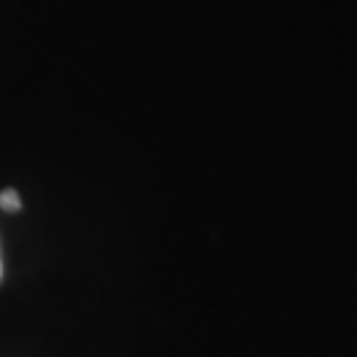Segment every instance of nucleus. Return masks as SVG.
Segmentation results:
<instances>
[{
	"instance_id": "obj_1",
	"label": "nucleus",
	"mask_w": 357,
	"mask_h": 357,
	"mask_svg": "<svg viewBox=\"0 0 357 357\" xmlns=\"http://www.w3.org/2000/svg\"><path fill=\"white\" fill-rule=\"evenodd\" d=\"M0 206L6 209V212H16V209H22V199H19V193L8 188V191L0 193Z\"/></svg>"
},
{
	"instance_id": "obj_2",
	"label": "nucleus",
	"mask_w": 357,
	"mask_h": 357,
	"mask_svg": "<svg viewBox=\"0 0 357 357\" xmlns=\"http://www.w3.org/2000/svg\"><path fill=\"white\" fill-rule=\"evenodd\" d=\"M0 273H3V265H0Z\"/></svg>"
}]
</instances>
